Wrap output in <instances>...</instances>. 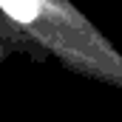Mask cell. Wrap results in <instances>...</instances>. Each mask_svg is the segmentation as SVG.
<instances>
[{"label":"cell","mask_w":122,"mask_h":122,"mask_svg":"<svg viewBox=\"0 0 122 122\" xmlns=\"http://www.w3.org/2000/svg\"><path fill=\"white\" fill-rule=\"evenodd\" d=\"M0 6H3L11 17H17V20L29 23V20H34V17H37L40 0H0Z\"/></svg>","instance_id":"obj_1"}]
</instances>
